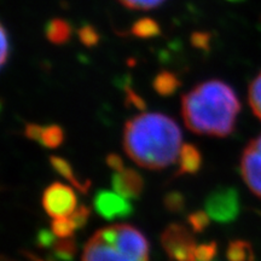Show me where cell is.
Wrapping results in <instances>:
<instances>
[{
	"label": "cell",
	"mask_w": 261,
	"mask_h": 261,
	"mask_svg": "<svg viewBox=\"0 0 261 261\" xmlns=\"http://www.w3.org/2000/svg\"><path fill=\"white\" fill-rule=\"evenodd\" d=\"M123 149L140 167L163 169L175 162L180 152V128L163 114H140L126 122Z\"/></svg>",
	"instance_id": "1"
},
{
	"label": "cell",
	"mask_w": 261,
	"mask_h": 261,
	"mask_svg": "<svg viewBox=\"0 0 261 261\" xmlns=\"http://www.w3.org/2000/svg\"><path fill=\"white\" fill-rule=\"evenodd\" d=\"M241 103L230 85L220 80L198 84L181 98L185 125L197 135L225 138L233 132Z\"/></svg>",
	"instance_id": "2"
},
{
	"label": "cell",
	"mask_w": 261,
	"mask_h": 261,
	"mask_svg": "<svg viewBox=\"0 0 261 261\" xmlns=\"http://www.w3.org/2000/svg\"><path fill=\"white\" fill-rule=\"evenodd\" d=\"M97 232L130 259L135 261H149L148 241L144 234L132 225H112Z\"/></svg>",
	"instance_id": "3"
},
{
	"label": "cell",
	"mask_w": 261,
	"mask_h": 261,
	"mask_svg": "<svg viewBox=\"0 0 261 261\" xmlns=\"http://www.w3.org/2000/svg\"><path fill=\"white\" fill-rule=\"evenodd\" d=\"M204 207L211 219L220 224H230L241 213L240 194L232 187H219L208 195Z\"/></svg>",
	"instance_id": "4"
},
{
	"label": "cell",
	"mask_w": 261,
	"mask_h": 261,
	"mask_svg": "<svg viewBox=\"0 0 261 261\" xmlns=\"http://www.w3.org/2000/svg\"><path fill=\"white\" fill-rule=\"evenodd\" d=\"M161 244L169 261H197L194 237L180 224H171L165 228L161 234Z\"/></svg>",
	"instance_id": "5"
},
{
	"label": "cell",
	"mask_w": 261,
	"mask_h": 261,
	"mask_svg": "<svg viewBox=\"0 0 261 261\" xmlns=\"http://www.w3.org/2000/svg\"><path fill=\"white\" fill-rule=\"evenodd\" d=\"M76 204L75 192L62 182L51 184L42 195V207L54 219L71 215L76 210Z\"/></svg>",
	"instance_id": "6"
},
{
	"label": "cell",
	"mask_w": 261,
	"mask_h": 261,
	"mask_svg": "<svg viewBox=\"0 0 261 261\" xmlns=\"http://www.w3.org/2000/svg\"><path fill=\"white\" fill-rule=\"evenodd\" d=\"M94 210L106 220L123 219L133 213V205L128 198L117 192L99 190L93 197Z\"/></svg>",
	"instance_id": "7"
},
{
	"label": "cell",
	"mask_w": 261,
	"mask_h": 261,
	"mask_svg": "<svg viewBox=\"0 0 261 261\" xmlns=\"http://www.w3.org/2000/svg\"><path fill=\"white\" fill-rule=\"evenodd\" d=\"M83 261H135L96 232L85 244Z\"/></svg>",
	"instance_id": "8"
},
{
	"label": "cell",
	"mask_w": 261,
	"mask_h": 261,
	"mask_svg": "<svg viewBox=\"0 0 261 261\" xmlns=\"http://www.w3.org/2000/svg\"><path fill=\"white\" fill-rule=\"evenodd\" d=\"M241 173L250 191L261 197V152L252 143L247 145L242 154Z\"/></svg>",
	"instance_id": "9"
},
{
	"label": "cell",
	"mask_w": 261,
	"mask_h": 261,
	"mask_svg": "<svg viewBox=\"0 0 261 261\" xmlns=\"http://www.w3.org/2000/svg\"><path fill=\"white\" fill-rule=\"evenodd\" d=\"M144 179L132 168L115 172L112 177L113 189L117 194L130 200H138L144 191Z\"/></svg>",
	"instance_id": "10"
},
{
	"label": "cell",
	"mask_w": 261,
	"mask_h": 261,
	"mask_svg": "<svg viewBox=\"0 0 261 261\" xmlns=\"http://www.w3.org/2000/svg\"><path fill=\"white\" fill-rule=\"evenodd\" d=\"M202 155L197 146L192 144L181 145L179 152V166L177 175L196 174L201 169Z\"/></svg>",
	"instance_id": "11"
},
{
	"label": "cell",
	"mask_w": 261,
	"mask_h": 261,
	"mask_svg": "<svg viewBox=\"0 0 261 261\" xmlns=\"http://www.w3.org/2000/svg\"><path fill=\"white\" fill-rule=\"evenodd\" d=\"M50 163L58 174H61L62 177L67 179L68 181H70L80 192L86 194V192L90 190L91 181L77 178L76 174H75L73 171V167H71L70 163L68 162L67 160H64L63 158H60V156H51Z\"/></svg>",
	"instance_id": "12"
},
{
	"label": "cell",
	"mask_w": 261,
	"mask_h": 261,
	"mask_svg": "<svg viewBox=\"0 0 261 261\" xmlns=\"http://www.w3.org/2000/svg\"><path fill=\"white\" fill-rule=\"evenodd\" d=\"M47 40L55 45H63L71 37V25L63 18H54L45 27Z\"/></svg>",
	"instance_id": "13"
},
{
	"label": "cell",
	"mask_w": 261,
	"mask_h": 261,
	"mask_svg": "<svg viewBox=\"0 0 261 261\" xmlns=\"http://www.w3.org/2000/svg\"><path fill=\"white\" fill-rule=\"evenodd\" d=\"M180 85L181 83L179 77L169 70L160 71L152 81V87L156 93L161 97H171L172 94L177 92Z\"/></svg>",
	"instance_id": "14"
},
{
	"label": "cell",
	"mask_w": 261,
	"mask_h": 261,
	"mask_svg": "<svg viewBox=\"0 0 261 261\" xmlns=\"http://www.w3.org/2000/svg\"><path fill=\"white\" fill-rule=\"evenodd\" d=\"M226 257L228 261H255V253L249 242L234 240L228 243Z\"/></svg>",
	"instance_id": "15"
},
{
	"label": "cell",
	"mask_w": 261,
	"mask_h": 261,
	"mask_svg": "<svg viewBox=\"0 0 261 261\" xmlns=\"http://www.w3.org/2000/svg\"><path fill=\"white\" fill-rule=\"evenodd\" d=\"M130 34L139 39H151L161 34V28L155 19L150 17L139 18L130 27Z\"/></svg>",
	"instance_id": "16"
},
{
	"label": "cell",
	"mask_w": 261,
	"mask_h": 261,
	"mask_svg": "<svg viewBox=\"0 0 261 261\" xmlns=\"http://www.w3.org/2000/svg\"><path fill=\"white\" fill-rule=\"evenodd\" d=\"M52 250H54V255L57 260L73 261L74 256L76 255L77 246L74 238H61V240L55 241L54 246H52Z\"/></svg>",
	"instance_id": "17"
},
{
	"label": "cell",
	"mask_w": 261,
	"mask_h": 261,
	"mask_svg": "<svg viewBox=\"0 0 261 261\" xmlns=\"http://www.w3.org/2000/svg\"><path fill=\"white\" fill-rule=\"evenodd\" d=\"M64 140V130L58 125H50L42 128L40 144L45 148L56 149Z\"/></svg>",
	"instance_id": "18"
},
{
	"label": "cell",
	"mask_w": 261,
	"mask_h": 261,
	"mask_svg": "<svg viewBox=\"0 0 261 261\" xmlns=\"http://www.w3.org/2000/svg\"><path fill=\"white\" fill-rule=\"evenodd\" d=\"M248 102L255 116L261 120V71L250 84L248 90Z\"/></svg>",
	"instance_id": "19"
},
{
	"label": "cell",
	"mask_w": 261,
	"mask_h": 261,
	"mask_svg": "<svg viewBox=\"0 0 261 261\" xmlns=\"http://www.w3.org/2000/svg\"><path fill=\"white\" fill-rule=\"evenodd\" d=\"M51 230L55 233V236L60 238H68L73 236L74 231L76 230L74 226L73 221L70 218L63 217V218H56L54 219L51 224Z\"/></svg>",
	"instance_id": "20"
},
{
	"label": "cell",
	"mask_w": 261,
	"mask_h": 261,
	"mask_svg": "<svg viewBox=\"0 0 261 261\" xmlns=\"http://www.w3.org/2000/svg\"><path fill=\"white\" fill-rule=\"evenodd\" d=\"M163 204L169 213L178 214L185 210V197L181 192L171 191L163 198Z\"/></svg>",
	"instance_id": "21"
},
{
	"label": "cell",
	"mask_w": 261,
	"mask_h": 261,
	"mask_svg": "<svg viewBox=\"0 0 261 261\" xmlns=\"http://www.w3.org/2000/svg\"><path fill=\"white\" fill-rule=\"evenodd\" d=\"M77 35H79L80 41L83 42L85 46L90 48L97 46L100 39L99 33L91 24H84L83 27H80L79 31H77Z\"/></svg>",
	"instance_id": "22"
},
{
	"label": "cell",
	"mask_w": 261,
	"mask_h": 261,
	"mask_svg": "<svg viewBox=\"0 0 261 261\" xmlns=\"http://www.w3.org/2000/svg\"><path fill=\"white\" fill-rule=\"evenodd\" d=\"M210 215H208L207 212L203 211H197L194 212V213L189 214L188 217V223L190 225L192 230L195 232H203L205 228L210 225Z\"/></svg>",
	"instance_id": "23"
},
{
	"label": "cell",
	"mask_w": 261,
	"mask_h": 261,
	"mask_svg": "<svg viewBox=\"0 0 261 261\" xmlns=\"http://www.w3.org/2000/svg\"><path fill=\"white\" fill-rule=\"evenodd\" d=\"M218 253L217 242L202 243L196 247L195 255L197 261H212Z\"/></svg>",
	"instance_id": "24"
},
{
	"label": "cell",
	"mask_w": 261,
	"mask_h": 261,
	"mask_svg": "<svg viewBox=\"0 0 261 261\" xmlns=\"http://www.w3.org/2000/svg\"><path fill=\"white\" fill-rule=\"evenodd\" d=\"M119 3L132 10H151L165 3V0H119Z\"/></svg>",
	"instance_id": "25"
},
{
	"label": "cell",
	"mask_w": 261,
	"mask_h": 261,
	"mask_svg": "<svg viewBox=\"0 0 261 261\" xmlns=\"http://www.w3.org/2000/svg\"><path fill=\"white\" fill-rule=\"evenodd\" d=\"M91 215V210L87 205L81 204L73 212V214L70 215V219L73 221L74 226L76 230H80L83 228L85 225L87 224V220H89Z\"/></svg>",
	"instance_id": "26"
},
{
	"label": "cell",
	"mask_w": 261,
	"mask_h": 261,
	"mask_svg": "<svg viewBox=\"0 0 261 261\" xmlns=\"http://www.w3.org/2000/svg\"><path fill=\"white\" fill-rule=\"evenodd\" d=\"M211 33L207 32H195L191 34V44L198 50L208 51L211 47Z\"/></svg>",
	"instance_id": "27"
},
{
	"label": "cell",
	"mask_w": 261,
	"mask_h": 261,
	"mask_svg": "<svg viewBox=\"0 0 261 261\" xmlns=\"http://www.w3.org/2000/svg\"><path fill=\"white\" fill-rule=\"evenodd\" d=\"M125 87V92H126V106L127 107H135L139 110H144L146 108V104L144 102L142 97L138 96L135 91H133L130 87L127 85Z\"/></svg>",
	"instance_id": "28"
},
{
	"label": "cell",
	"mask_w": 261,
	"mask_h": 261,
	"mask_svg": "<svg viewBox=\"0 0 261 261\" xmlns=\"http://www.w3.org/2000/svg\"><path fill=\"white\" fill-rule=\"evenodd\" d=\"M55 241H56L55 240V233L52 231L46 230V228H41L37 233V238H35V242L40 248L52 247Z\"/></svg>",
	"instance_id": "29"
},
{
	"label": "cell",
	"mask_w": 261,
	"mask_h": 261,
	"mask_svg": "<svg viewBox=\"0 0 261 261\" xmlns=\"http://www.w3.org/2000/svg\"><path fill=\"white\" fill-rule=\"evenodd\" d=\"M42 128L40 125H35V123H28L24 128V136L27 137L28 139L31 140H35V142L40 143L41 139V133H42Z\"/></svg>",
	"instance_id": "30"
},
{
	"label": "cell",
	"mask_w": 261,
	"mask_h": 261,
	"mask_svg": "<svg viewBox=\"0 0 261 261\" xmlns=\"http://www.w3.org/2000/svg\"><path fill=\"white\" fill-rule=\"evenodd\" d=\"M10 55V48H9V38L8 34H6V28L4 25H2V67L4 68L6 62H8Z\"/></svg>",
	"instance_id": "31"
},
{
	"label": "cell",
	"mask_w": 261,
	"mask_h": 261,
	"mask_svg": "<svg viewBox=\"0 0 261 261\" xmlns=\"http://www.w3.org/2000/svg\"><path fill=\"white\" fill-rule=\"evenodd\" d=\"M107 165L115 172H121L125 169L123 167V161L117 154H109L107 156Z\"/></svg>",
	"instance_id": "32"
},
{
	"label": "cell",
	"mask_w": 261,
	"mask_h": 261,
	"mask_svg": "<svg viewBox=\"0 0 261 261\" xmlns=\"http://www.w3.org/2000/svg\"><path fill=\"white\" fill-rule=\"evenodd\" d=\"M23 254L29 261H57V260L52 259V257H41L32 252H23Z\"/></svg>",
	"instance_id": "33"
},
{
	"label": "cell",
	"mask_w": 261,
	"mask_h": 261,
	"mask_svg": "<svg viewBox=\"0 0 261 261\" xmlns=\"http://www.w3.org/2000/svg\"><path fill=\"white\" fill-rule=\"evenodd\" d=\"M250 143H252V144H253L254 146H255V148H256L257 150H259V151L261 152V135H260V136H257L256 138H255V139H253L252 142H250Z\"/></svg>",
	"instance_id": "34"
},
{
	"label": "cell",
	"mask_w": 261,
	"mask_h": 261,
	"mask_svg": "<svg viewBox=\"0 0 261 261\" xmlns=\"http://www.w3.org/2000/svg\"><path fill=\"white\" fill-rule=\"evenodd\" d=\"M227 2H231V3H241V2H243V0H227Z\"/></svg>",
	"instance_id": "35"
}]
</instances>
